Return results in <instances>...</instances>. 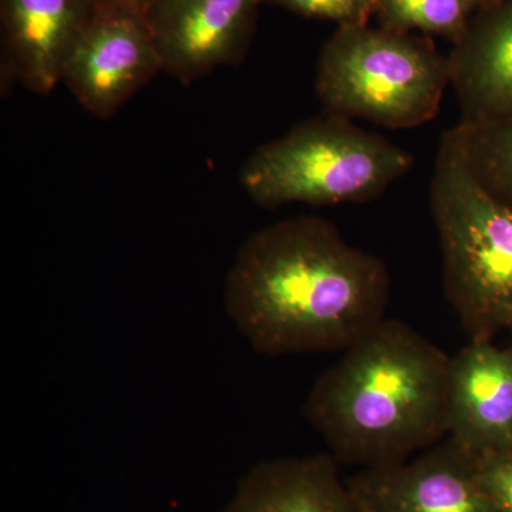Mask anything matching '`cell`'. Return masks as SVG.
<instances>
[{
    "label": "cell",
    "mask_w": 512,
    "mask_h": 512,
    "mask_svg": "<svg viewBox=\"0 0 512 512\" xmlns=\"http://www.w3.org/2000/svg\"><path fill=\"white\" fill-rule=\"evenodd\" d=\"M495 0H375L380 28L440 36L456 43L481 10Z\"/></svg>",
    "instance_id": "4fadbf2b"
},
{
    "label": "cell",
    "mask_w": 512,
    "mask_h": 512,
    "mask_svg": "<svg viewBox=\"0 0 512 512\" xmlns=\"http://www.w3.org/2000/svg\"><path fill=\"white\" fill-rule=\"evenodd\" d=\"M265 0H161L146 22L164 72L184 84L247 55Z\"/></svg>",
    "instance_id": "ba28073f"
},
{
    "label": "cell",
    "mask_w": 512,
    "mask_h": 512,
    "mask_svg": "<svg viewBox=\"0 0 512 512\" xmlns=\"http://www.w3.org/2000/svg\"><path fill=\"white\" fill-rule=\"evenodd\" d=\"M450 356L384 319L316 380L303 416L339 464L392 466L447 436Z\"/></svg>",
    "instance_id": "7a4b0ae2"
},
{
    "label": "cell",
    "mask_w": 512,
    "mask_h": 512,
    "mask_svg": "<svg viewBox=\"0 0 512 512\" xmlns=\"http://www.w3.org/2000/svg\"><path fill=\"white\" fill-rule=\"evenodd\" d=\"M382 259L350 245L332 222L298 217L259 229L228 271V318L259 355L349 349L386 319Z\"/></svg>",
    "instance_id": "6da1fadb"
},
{
    "label": "cell",
    "mask_w": 512,
    "mask_h": 512,
    "mask_svg": "<svg viewBox=\"0 0 512 512\" xmlns=\"http://www.w3.org/2000/svg\"><path fill=\"white\" fill-rule=\"evenodd\" d=\"M305 18L326 20L343 26L369 25L375 15V0H265Z\"/></svg>",
    "instance_id": "9a60e30c"
},
{
    "label": "cell",
    "mask_w": 512,
    "mask_h": 512,
    "mask_svg": "<svg viewBox=\"0 0 512 512\" xmlns=\"http://www.w3.org/2000/svg\"><path fill=\"white\" fill-rule=\"evenodd\" d=\"M447 436L474 454L512 448V345L470 340L450 357Z\"/></svg>",
    "instance_id": "9c48e42d"
},
{
    "label": "cell",
    "mask_w": 512,
    "mask_h": 512,
    "mask_svg": "<svg viewBox=\"0 0 512 512\" xmlns=\"http://www.w3.org/2000/svg\"><path fill=\"white\" fill-rule=\"evenodd\" d=\"M366 512H504L480 483L476 457L448 437L419 457L348 478Z\"/></svg>",
    "instance_id": "52a82bcc"
},
{
    "label": "cell",
    "mask_w": 512,
    "mask_h": 512,
    "mask_svg": "<svg viewBox=\"0 0 512 512\" xmlns=\"http://www.w3.org/2000/svg\"><path fill=\"white\" fill-rule=\"evenodd\" d=\"M161 0H94L96 8L111 10V12L127 13L146 19Z\"/></svg>",
    "instance_id": "e0dca14e"
},
{
    "label": "cell",
    "mask_w": 512,
    "mask_h": 512,
    "mask_svg": "<svg viewBox=\"0 0 512 512\" xmlns=\"http://www.w3.org/2000/svg\"><path fill=\"white\" fill-rule=\"evenodd\" d=\"M450 62L427 36L370 25L338 28L320 52L316 94L325 113L413 128L439 113Z\"/></svg>",
    "instance_id": "5b68a950"
},
{
    "label": "cell",
    "mask_w": 512,
    "mask_h": 512,
    "mask_svg": "<svg viewBox=\"0 0 512 512\" xmlns=\"http://www.w3.org/2000/svg\"><path fill=\"white\" fill-rule=\"evenodd\" d=\"M94 9V0H0L2 82L52 93Z\"/></svg>",
    "instance_id": "30bf717a"
},
{
    "label": "cell",
    "mask_w": 512,
    "mask_h": 512,
    "mask_svg": "<svg viewBox=\"0 0 512 512\" xmlns=\"http://www.w3.org/2000/svg\"><path fill=\"white\" fill-rule=\"evenodd\" d=\"M474 457L478 480L485 491L504 512H512V448L474 454Z\"/></svg>",
    "instance_id": "2e32d148"
},
{
    "label": "cell",
    "mask_w": 512,
    "mask_h": 512,
    "mask_svg": "<svg viewBox=\"0 0 512 512\" xmlns=\"http://www.w3.org/2000/svg\"><path fill=\"white\" fill-rule=\"evenodd\" d=\"M457 127L471 174L491 197L512 210V120Z\"/></svg>",
    "instance_id": "5bb4252c"
},
{
    "label": "cell",
    "mask_w": 512,
    "mask_h": 512,
    "mask_svg": "<svg viewBox=\"0 0 512 512\" xmlns=\"http://www.w3.org/2000/svg\"><path fill=\"white\" fill-rule=\"evenodd\" d=\"M220 512H366L332 454L266 460L249 468Z\"/></svg>",
    "instance_id": "7c38bea8"
},
{
    "label": "cell",
    "mask_w": 512,
    "mask_h": 512,
    "mask_svg": "<svg viewBox=\"0 0 512 512\" xmlns=\"http://www.w3.org/2000/svg\"><path fill=\"white\" fill-rule=\"evenodd\" d=\"M444 289L470 340L512 332V210L478 184L458 127L441 137L430 188Z\"/></svg>",
    "instance_id": "3957f363"
},
{
    "label": "cell",
    "mask_w": 512,
    "mask_h": 512,
    "mask_svg": "<svg viewBox=\"0 0 512 512\" xmlns=\"http://www.w3.org/2000/svg\"><path fill=\"white\" fill-rule=\"evenodd\" d=\"M161 70L146 19L96 8L64 59L60 83L84 110L110 119Z\"/></svg>",
    "instance_id": "8992f818"
},
{
    "label": "cell",
    "mask_w": 512,
    "mask_h": 512,
    "mask_svg": "<svg viewBox=\"0 0 512 512\" xmlns=\"http://www.w3.org/2000/svg\"><path fill=\"white\" fill-rule=\"evenodd\" d=\"M413 161L392 141L325 113L259 147L242 167L241 184L266 208L366 202L409 173Z\"/></svg>",
    "instance_id": "277c9868"
},
{
    "label": "cell",
    "mask_w": 512,
    "mask_h": 512,
    "mask_svg": "<svg viewBox=\"0 0 512 512\" xmlns=\"http://www.w3.org/2000/svg\"><path fill=\"white\" fill-rule=\"evenodd\" d=\"M461 124L512 120V0H495L473 19L450 55Z\"/></svg>",
    "instance_id": "8fae6325"
}]
</instances>
